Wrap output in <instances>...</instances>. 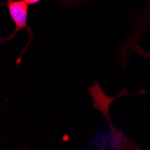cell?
<instances>
[{
    "label": "cell",
    "mask_w": 150,
    "mask_h": 150,
    "mask_svg": "<svg viewBox=\"0 0 150 150\" xmlns=\"http://www.w3.org/2000/svg\"><path fill=\"white\" fill-rule=\"evenodd\" d=\"M6 6L8 8L11 19L16 24V28L12 33L11 36L7 37V39H11L16 35L17 32L28 28L27 19H28L29 5L24 0H7Z\"/></svg>",
    "instance_id": "6da1fadb"
},
{
    "label": "cell",
    "mask_w": 150,
    "mask_h": 150,
    "mask_svg": "<svg viewBox=\"0 0 150 150\" xmlns=\"http://www.w3.org/2000/svg\"><path fill=\"white\" fill-rule=\"evenodd\" d=\"M24 1L30 6V5H36V4L40 3L42 0H24Z\"/></svg>",
    "instance_id": "7a4b0ae2"
}]
</instances>
